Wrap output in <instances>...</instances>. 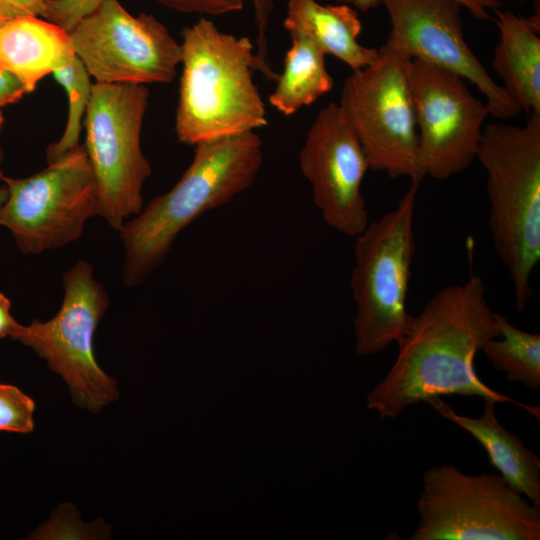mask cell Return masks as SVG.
Masks as SVG:
<instances>
[{
  "label": "cell",
  "mask_w": 540,
  "mask_h": 540,
  "mask_svg": "<svg viewBox=\"0 0 540 540\" xmlns=\"http://www.w3.org/2000/svg\"><path fill=\"white\" fill-rule=\"evenodd\" d=\"M35 402L18 387L0 383V431L30 433L34 428Z\"/></svg>",
  "instance_id": "22"
},
{
  "label": "cell",
  "mask_w": 540,
  "mask_h": 540,
  "mask_svg": "<svg viewBox=\"0 0 540 540\" xmlns=\"http://www.w3.org/2000/svg\"><path fill=\"white\" fill-rule=\"evenodd\" d=\"M13 17L12 13L0 2V28Z\"/></svg>",
  "instance_id": "31"
},
{
  "label": "cell",
  "mask_w": 540,
  "mask_h": 540,
  "mask_svg": "<svg viewBox=\"0 0 540 540\" xmlns=\"http://www.w3.org/2000/svg\"><path fill=\"white\" fill-rule=\"evenodd\" d=\"M418 528L410 540H539L540 506L497 473L466 475L454 465L423 473Z\"/></svg>",
  "instance_id": "7"
},
{
  "label": "cell",
  "mask_w": 540,
  "mask_h": 540,
  "mask_svg": "<svg viewBox=\"0 0 540 540\" xmlns=\"http://www.w3.org/2000/svg\"><path fill=\"white\" fill-rule=\"evenodd\" d=\"M75 55L96 82L169 83L181 63V45L152 14L131 15L104 0L69 32Z\"/></svg>",
  "instance_id": "11"
},
{
  "label": "cell",
  "mask_w": 540,
  "mask_h": 540,
  "mask_svg": "<svg viewBox=\"0 0 540 540\" xmlns=\"http://www.w3.org/2000/svg\"><path fill=\"white\" fill-rule=\"evenodd\" d=\"M337 3L347 4L357 11L368 12L382 5L383 0H334ZM469 12L478 20H489L491 18L488 9L478 0H458Z\"/></svg>",
  "instance_id": "26"
},
{
  "label": "cell",
  "mask_w": 540,
  "mask_h": 540,
  "mask_svg": "<svg viewBox=\"0 0 540 540\" xmlns=\"http://www.w3.org/2000/svg\"><path fill=\"white\" fill-rule=\"evenodd\" d=\"M149 91L142 84H92L85 114V150L94 172L100 216L120 231L143 208L151 166L141 149Z\"/></svg>",
  "instance_id": "8"
},
{
  "label": "cell",
  "mask_w": 540,
  "mask_h": 540,
  "mask_svg": "<svg viewBox=\"0 0 540 540\" xmlns=\"http://www.w3.org/2000/svg\"><path fill=\"white\" fill-rule=\"evenodd\" d=\"M54 79L65 89L68 97V117L60 139L46 150L47 162L51 163L79 145L82 118L85 116L91 96L90 75L75 55L66 66L52 73Z\"/></svg>",
  "instance_id": "21"
},
{
  "label": "cell",
  "mask_w": 540,
  "mask_h": 540,
  "mask_svg": "<svg viewBox=\"0 0 540 540\" xmlns=\"http://www.w3.org/2000/svg\"><path fill=\"white\" fill-rule=\"evenodd\" d=\"M378 59L352 71L338 103L370 169L419 181L423 171L411 89L412 58L386 41Z\"/></svg>",
  "instance_id": "6"
},
{
  "label": "cell",
  "mask_w": 540,
  "mask_h": 540,
  "mask_svg": "<svg viewBox=\"0 0 540 540\" xmlns=\"http://www.w3.org/2000/svg\"><path fill=\"white\" fill-rule=\"evenodd\" d=\"M64 298L48 321L20 324L12 339L30 347L68 386L74 403L91 412L117 400L116 381L98 365L95 330L109 306L108 295L94 278L93 266L78 261L63 275Z\"/></svg>",
  "instance_id": "9"
},
{
  "label": "cell",
  "mask_w": 540,
  "mask_h": 540,
  "mask_svg": "<svg viewBox=\"0 0 540 540\" xmlns=\"http://www.w3.org/2000/svg\"><path fill=\"white\" fill-rule=\"evenodd\" d=\"M26 93V88L19 78L0 68V109L19 101Z\"/></svg>",
  "instance_id": "27"
},
{
  "label": "cell",
  "mask_w": 540,
  "mask_h": 540,
  "mask_svg": "<svg viewBox=\"0 0 540 540\" xmlns=\"http://www.w3.org/2000/svg\"><path fill=\"white\" fill-rule=\"evenodd\" d=\"M19 325L11 314L10 300L0 292V338H12Z\"/></svg>",
  "instance_id": "29"
},
{
  "label": "cell",
  "mask_w": 540,
  "mask_h": 540,
  "mask_svg": "<svg viewBox=\"0 0 540 540\" xmlns=\"http://www.w3.org/2000/svg\"><path fill=\"white\" fill-rule=\"evenodd\" d=\"M284 28L290 37L308 39L325 55L335 56L352 71L371 65L379 57V50L358 42L362 23L358 11L347 4L289 0Z\"/></svg>",
  "instance_id": "17"
},
{
  "label": "cell",
  "mask_w": 540,
  "mask_h": 540,
  "mask_svg": "<svg viewBox=\"0 0 540 540\" xmlns=\"http://www.w3.org/2000/svg\"><path fill=\"white\" fill-rule=\"evenodd\" d=\"M2 160H3V151L1 149V146H0V179L1 177L3 176V172H2V169H1V164H2ZM7 197H8V189L7 187H0V213H1V210L7 200Z\"/></svg>",
  "instance_id": "30"
},
{
  "label": "cell",
  "mask_w": 540,
  "mask_h": 540,
  "mask_svg": "<svg viewBox=\"0 0 540 540\" xmlns=\"http://www.w3.org/2000/svg\"><path fill=\"white\" fill-rule=\"evenodd\" d=\"M8 197L0 225L26 254H39L78 240L86 222L100 215L98 186L84 146L77 145L26 178L1 179Z\"/></svg>",
  "instance_id": "10"
},
{
  "label": "cell",
  "mask_w": 540,
  "mask_h": 540,
  "mask_svg": "<svg viewBox=\"0 0 540 540\" xmlns=\"http://www.w3.org/2000/svg\"><path fill=\"white\" fill-rule=\"evenodd\" d=\"M500 335L487 341L482 350L496 370L510 382L529 389L540 386V335L523 331L502 314L494 312Z\"/></svg>",
  "instance_id": "20"
},
{
  "label": "cell",
  "mask_w": 540,
  "mask_h": 540,
  "mask_svg": "<svg viewBox=\"0 0 540 540\" xmlns=\"http://www.w3.org/2000/svg\"><path fill=\"white\" fill-rule=\"evenodd\" d=\"M410 77L423 171L445 180L476 159L489 111L448 70L412 60Z\"/></svg>",
  "instance_id": "12"
},
{
  "label": "cell",
  "mask_w": 540,
  "mask_h": 540,
  "mask_svg": "<svg viewBox=\"0 0 540 540\" xmlns=\"http://www.w3.org/2000/svg\"><path fill=\"white\" fill-rule=\"evenodd\" d=\"M159 4L180 13L224 15L243 9L244 0H156Z\"/></svg>",
  "instance_id": "25"
},
{
  "label": "cell",
  "mask_w": 540,
  "mask_h": 540,
  "mask_svg": "<svg viewBox=\"0 0 540 540\" xmlns=\"http://www.w3.org/2000/svg\"><path fill=\"white\" fill-rule=\"evenodd\" d=\"M524 126L483 127L476 159L486 171L488 225L494 249L506 267L515 307L522 312L540 260V114Z\"/></svg>",
  "instance_id": "4"
},
{
  "label": "cell",
  "mask_w": 540,
  "mask_h": 540,
  "mask_svg": "<svg viewBox=\"0 0 540 540\" xmlns=\"http://www.w3.org/2000/svg\"><path fill=\"white\" fill-rule=\"evenodd\" d=\"M14 17L38 16L45 19L50 0H0Z\"/></svg>",
  "instance_id": "28"
},
{
  "label": "cell",
  "mask_w": 540,
  "mask_h": 540,
  "mask_svg": "<svg viewBox=\"0 0 540 540\" xmlns=\"http://www.w3.org/2000/svg\"><path fill=\"white\" fill-rule=\"evenodd\" d=\"M391 29L386 41L419 60L468 80L486 98L489 115L510 119L521 110L496 84L465 41L458 0H383Z\"/></svg>",
  "instance_id": "13"
},
{
  "label": "cell",
  "mask_w": 540,
  "mask_h": 540,
  "mask_svg": "<svg viewBox=\"0 0 540 540\" xmlns=\"http://www.w3.org/2000/svg\"><path fill=\"white\" fill-rule=\"evenodd\" d=\"M419 181L397 206L356 236L351 289L357 312L355 347L361 356L398 342L413 316L406 308L415 252L414 216Z\"/></svg>",
  "instance_id": "5"
},
{
  "label": "cell",
  "mask_w": 540,
  "mask_h": 540,
  "mask_svg": "<svg viewBox=\"0 0 540 540\" xmlns=\"http://www.w3.org/2000/svg\"><path fill=\"white\" fill-rule=\"evenodd\" d=\"M181 35L178 140L196 145L266 126L265 104L253 81L251 40L224 33L205 18Z\"/></svg>",
  "instance_id": "3"
},
{
  "label": "cell",
  "mask_w": 540,
  "mask_h": 540,
  "mask_svg": "<svg viewBox=\"0 0 540 540\" xmlns=\"http://www.w3.org/2000/svg\"><path fill=\"white\" fill-rule=\"evenodd\" d=\"M299 167L325 222L343 234H360L369 223L361 186L370 165L339 104L330 102L317 114L300 150Z\"/></svg>",
  "instance_id": "14"
},
{
  "label": "cell",
  "mask_w": 540,
  "mask_h": 540,
  "mask_svg": "<svg viewBox=\"0 0 540 540\" xmlns=\"http://www.w3.org/2000/svg\"><path fill=\"white\" fill-rule=\"evenodd\" d=\"M495 23L499 41L492 66L502 86L521 111L540 114V18L523 17L497 8Z\"/></svg>",
  "instance_id": "16"
},
{
  "label": "cell",
  "mask_w": 540,
  "mask_h": 540,
  "mask_svg": "<svg viewBox=\"0 0 540 540\" xmlns=\"http://www.w3.org/2000/svg\"><path fill=\"white\" fill-rule=\"evenodd\" d=\"M479 2L482 3V5L487 8V9H497V8H502L503 7V3L502 1L500 0H478Z\"/></svg>",
  "instance_id": "32"
},
{
  "label": "cell",
  "mask_w": 540,
  "mask_h": 540,
  "mask_svg": "<svg viewBox=\"0 0 540 540\" xmlns=\"http://www.w3.org/2000/svg\"><path fill=\"white\" fill-rule=\"evenodd\" d=\"M500 335L485 297L483 279L471 273L436 292L397 342L398 354L384 379L367 396L380 419L395 418L419 402L447 395L478 396L516 404L539 419V408L486 385L475 371L476 353Z\"/></svg>",
  "instance_id": "1"
},
{
  "label": "cell",
  "mask_w": 540,
  "mask_h": 540,
  "mask_svg": "<svg viewBox=\"0 0 540 540\" xmlns=\"http://www.w3.org/2000/svg\"><path fill=\"white\" fill-rule=\"evenodd\" d=\"M74 57L69 32L42 17L16 16L0 28V68L19 78L27 93Z\"/></svg>",
  "instance_id": "15"
},
{
  "label": "cell",
  "mask_w": 540,
  "mask_h": 540,
  "mask_svg": "<svg viewBox=\"0 0 540 540\" xmlns=\"http://www.w3.org/2000/svg\"><path fill=\"white\" fill-rule=\"evenodd\" d=\"M262 145L255 131L195 145L193 160L179 181L151 200L119 231L127 286H136L148 277L183 229L252 185L262 166Z\"/></svg>",
  "instance_id": "2"
},
{
  "label": "cell",
  "mask_w": 540,
  "mask_h": 540,
  "mask_svg": "<svg viewBox=\"0 0 540 540\" xmlns=\"http://www.w3.org/2000/svg\"><path fill=\"white\" fill-rule=\"evenodd\" d=\"M291 47L281 74L269 96L270 104L285 116L311 105L333 88V78L325 65V54L303 37H290Z\"/></svg>",
  "instance_id": "19"
},
{
  "label": "cell",
  "mask_w": 540,
  "mask_h": 540,
  "mask_svg": "<svg viewBox=\"0 0 540 540\" xmlns=\"http://www.w3.org/2000/svg\"><path fill=\"white\" fill-rule=\"evenodd\" d=\"M104 0H50L45 19L70 32Z\"/></svg>",
  "instance_id": "24"
},
{
  "label": "cell",
  "mask_w": 540,
  "mask_h": 540,
  "mask_svg": "<svg viewBox=\"0 0 540 540\" xmlns=\"http://www.w3.org/2000/svg\"><path fill=\"white\" fill-rule=\"evenodd\" d=\"M3 121H4V119H3V115H2V112H1V110H0V130H1V127H2Z\"/></svg>",
  "instance_id": "33"
},
{
  "label": "cell",
  "mask_w": 540,
  "mask_h": 540,
  "mask_svg": "<svg viewBox=\"0 0 540 540\" xmlns=\"http://www.w3.org/2000/svg\"><path fill=\"white\" fill-rule=\"evenodd\" d=\"M428 403L477 440L490 463L512 489L540 506V459L519 437L500 424L494 413L496 402L485 400L483 413L478 418L455 413L440 397L432 398Z\"/></svg>",
  "instance_id": "18"
},
{
  "label": "cell",
  "mask_w": 540,
  "mask_h": 540,
  "mask_svg": "<svg viewBox=\"0 0 540 540\" xmlns=\"http://www.w3.org/2000/svg\"><path fill=\"white\" fill-rule=\"evenodd\" d=\"M251 2L254 10V22L257 28V36L255 39V71L260 72L266 80L275 81L278 74L273 70L269 63L267 41V28L270 16L274 9V1L251 0Z\"/></svg>",
  "instance_id": "23"
}]
</instances>
